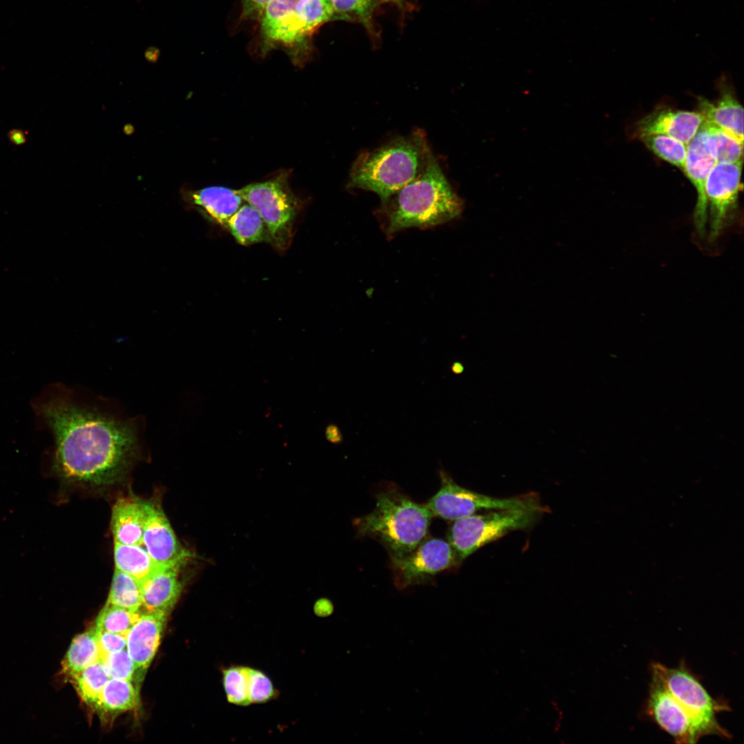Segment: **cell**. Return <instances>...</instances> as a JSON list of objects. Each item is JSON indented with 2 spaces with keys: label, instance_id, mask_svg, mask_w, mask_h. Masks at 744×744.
<instances>
[{
  "label": "cell",
  "instance_id": "1",
  "mask_svg": "<svg viewBox=\"0 0 744 744\" xmlns=\"http://www.w3.org/2000/svg\"><path fill=\"white\" fill-rule=\"evenodd\" d=\"M39 410L54 433V469L63 481L106 486L126 474L137 450L132 423L61 397Z\"/></svg>",
  "mask_w": 744,
  "mask_h": 744
},
{
  "label": "cell",
  "instance_id": "2",
  "mask_svg": "<svg viewBox=\"0 0 744 744\" xmlns=\"http://www.w3.org/2000/svg\"><path fill=\"white\" fill-rule=\"evenodd\" d=\"M386 231L393 234L410 227L445 223L462 212L463 202L431 153L424 170L382 204Z\"/></svg>",
  "mask_w": 744,
  "mask_h": 744
},
{
  "label": "cell",
  "instance_id": "3",
  "mask_svg": "<svg viewBox=\"0 0 744 744\" xmlns=\"http://www.w3.org/2000/svg\"><path fill=\"white\" fill-rule=\"evenodd\" d=\"M431 153L420 130L395 138L360 154L351 167L349 185L377 194L383 204L424 170Z\"/></svg>",
  "mask_w": 744,
  "mask_h": 744
},
{
  "label": "cell",
  "instance_id": "4",
  "mask_svg": "<svg viewBox=\"0 0 744 744\" xmlns=\"http://www.w3.org/2000/svg\"><path fill=\"white\" fill-rule=\"evenodd\" d=\"M433 515L426 504L413 501L395 487L376 495V504L369 513L355 519L359 536L378 541L392 562L414 550L426 539Z\"/></svg>",
  "mask_w": 744,
  "mask_h": 744
},
{
  "label": "cell",
  "instance_id": "5",
  "mask_svg": "<svg viewBox=\"0 0 744 744\" xmlns=\"http://www.w3.org/2000/svg\"><path fill=\"white\" fill-rule=\"evenodd\" d=\"M543 511L504 509L474 514L455 520L448 533V542L461 562L478 549L511 531L533 527Z\"/></svg>",
  "mask_w": 744,
  "mask_h": 744
},
{
  "label": "cell",
  "instance_id": "6",
  "mask_svg": "<svg viewBox=\"0 0 744 744\" xmlns=\"http://www.w3.org/2000/svg\"><path fill=\"white\" fill-rule=\"evenodd\" d=\"M245 203L254 208L267 227L269 242L280 250L286 249L293 237L296 218L300 209L298 198L291 190L288 175L282 173L262 183L238 189Z\"/></svg>",
  "mask_w": 744,
  "mask_h": 744
},
{
  "label": "cell",
  "instance_id": "7",
  "mask_svg": "<svg viewBox=\"0 0 744 744\" xmlns=\"http://www.w3.org/2000/svg\"><path fill=\"white\" fill-rule=\"evenodd\" d=\"M439 475L440 488L426 504L433 517L455 521L478 512L493 510L527 509L548 512V508L541 504L539 497L535 493L497 498L460 486L443 469H440Z\"/></svg>",
  "mask_w": 744,
  "mask_h": 744
},
{
  "label": "cell",
  "instance_id": "8",
  "mask_svg": "<svg viewBox=\"0 0 744 744\" xmlns=\"http://www.w3.org/2000/svg\"><path fill=\"white\" fill-rule=\"evenodd\" d=\"M651 673L656 675L670 693L685 709L699 729L705 735L731 737L716 719V714L730 710L727 703L716 700L700 681L686 668L684 662L679 667L669 668L659 662L651 664Z\"/></svg>",
  "mask_w": 744,
  "mask_h": 744
},
{
  "label": "cell",
  "instance_id": "9",
  "mask_svg": "<svg viewBox=\"0 0 744 744\" xmlns=\"http://www.w3.org/2000/svg\"><path fill=\"white\" fill-rule=\"evenodd\" d=\"M743 160L716 163L705 181L709 238L714 240L730 225L734 217L741 188Z\"/></svg>",
  "mask_w": 744,
  "mask_h": 744
},
{
  "label": "cell",
  "instance_id": "10",
  "mask_svg": "<svg viewBox=\"0 0 744 744\" xmlns=\"http://www.w3.org/2000/svg\"><path fill=\"white\" fill-rule=\"evenodd\" d=\"M458 563L448 541L425 539L404 558L392 562L394 584L398 590L424 584Z\"/></svg>",
  "mask_w": 744,
  "mask_h": 744
},
{
  "label": "cell",
  "instance_id": "11",
  "mask_svg": "<svg viewBox=\"0 0 744 744\" xmlns=\"http://www.w3.org/2000/svg\"><path fill=\"white\" fill-rule=\"evenodd\" d=\"M645 704L648 715L676 743L693 744L703 736L694 721L662 681L652 674Z\"/></svg>",
  "mask_w": 744,
  "mask_h": 744
},
{
  "label": "cell",
  "instance_id": "12",
  "mask_svg": "<svg viewBox=\"0 0 744 744\" xmlns=\"http://www.w3.org/2000/svg\"><path fill=\"white\" fill-rule=\"evenodd\" d=\"M142 546L161 567L182 566L188 557L161 508L149 502H146Z\"/></svg>",
  "mask_w": 744,
  "mask_h": 744
},
{
  "label": "cell",
  "instance_id": "13",
  "mask_svg": "<svg viewBox=\"0 0 744 744\" xmlns=\"http://www.w3.org/2000/svg\"><path fill=\"white\" fill-rule=\"evenodd\" d=\"M716 161L711 154L707 143L706 130L701 128L687 145V154L683 172L693 184L697 193L696 204L694 212V225L698 234L703 237L706 233L707 224V205L705 192L707 176Z\"/></svg>",
  "mask_w": 744,
  "mask_h": 744
},
{
  "label": "cell",
  "instance_id": "14",
  "mask_svg": "<svg viewBox=\"0 0 744 744\" xmlns=\"http://www.w3.org/2000/svg\"><path fill=\"white\" fill-rule=\"evenodd\" d=\"M704 121L700 112L661 109L639 120L634 125L633 135L640 138L650 134H663L688 145Z\"/></svg>",
  "mask_w": 744,
  "mask_h": 744
},
{
  "label": "cell",
  "instance_id": "15",
  "mask_svg": "<svg viewBox=\"0 0 744 744\" xmlns=\"http://www.w3.org/2000/svg\"><path fill=\"white\" fill-rule=\"evenodd\" d=\"M333 19L330 0H298L293 12L269 41L292 45L302 41L323 23Z\"/></svg>",
  "mask_w": 744,
  "mask_h": 744
},
{
  "label": "cell",
  "instance_id": "16",
  "mask_svg": "<svg viewBox=\"0 0 744 744\" xmlns=\"http://www.w3.org/2000/svg\"><path fill=\"white\" fill-rule=\"evenodd\" d=\"M169 613H141L126 634V649L137 669L147 668L160 645Z\"/></svg>",
  "mask_w": 744,
  "mask_h": 744
},
{
  "label": "cell",
  "instance_id": "17",
  "mask_svg": "<svg viewBox=\"0 0 744 744\" xmlns=\"http://www.w3.org/2000/svg\"><path fill=\"white\" fill-rule=\"evenodd\" d=\"M180 567H160L141 583L143 606L146 610L169 614L182 591V584L178 577Z\"/></svg>",
  "mask_w": 744,
  "mask_h": 744
},
{
  "label": "cell",
  "instance_id": "18",
  "mask_svg": "<svg viewBox=\"0 0 744 744\" xmlns=\"http://www.w3.org/2000/svg\"><path fill=\"white\" fill-rule=\"evenodd\" d=\"M187 200L209 220L225 227L229 218L245 203L238 190L221 186L189 192Z\"/></svg>",
  "mask_w": 744,
  "mask_h": 744
},
{
  "label": "cell",
  "instance_id": "19",
  "mask_svg": "<svg viewBox=\"0 0 744 744\" xmlns=\"http://www.w3.org/2000/svg\"><path fill=\"white\" fill-rule=\"evenodd\" d=\"M146 519V502L134 497L118 499L112 510L111 529L114 542L142 545Z\"/></svg>",
  "mask_w": 744,
  "mask_h": 744
},
{
  "label": "cell",
  "instance_id": "20",
  "mask_svg": "<svg viewBox=\"0 0 744 744\" xmlns=\"http://www.w3.org/2000/svg\"><path fill=\"white\" fill-rule=\"evenodd\" d=\"M699 112L708 121L724 130L743 143V109L731 94L725 93L716 103L699 100Z\"/></svg>",
  "mask_w": 744,
  "mask_h": 744
},
{
  "label": "cell",
  "instance_id": "21",
  "mask_svg": "<svg viewBox=\"0 0 744 744\" xmlns=\"http://www.w3.org/2000/svg\"><path fill=\"white\" fill-rule=\"evenodd\" d=\"M100 660L96 631L93 627L72 639L62 660L59 676L63 681L70 682L82 670Z\"/></svg>",
  "mask_w": 744,
  "mask_h": 744
},
{
  "label": "cell",
  "instance_id": "22",
  "mask_svg": "<svg viewBox=\"0 0 744 744\" xmlns=\"http://www.w3.org/2000/svg\"><path fill=\"white\" fill-rule=\"evenodd\" d=\"M114 559L115 569L130 575L140 583L161 567L142 545L114 542Z\"/></svg>",
  "mask_w": 744,
  "mask_h": 744
},
{
  "label": "cell",
  "instance_id": "23",
  "mask_svg": "<svg viewBox=\"0 0 744 744\" xmlns=\"http://www.w3.org/2000/svg\"><path fill=\"white\" fill-rule=\"evenodd\" d=\"M225 228L242 245L269 242L265 224L258 211L245 203L227 221Z\"/></svg>",
  "mask_w": 744,
  "mask_h": 744
},
{
  "label": "cell",
  "instance_id": "24",
  "mask_svg": "<svg viewBox=\"0 0 744 744\" xmlns=\"http://www.w3.org/2000/svg\"><path fill=\"white\" fill-rule=\"evenodd\" d=\"M138 701V691L130 681L109 679L94 707L99 711L121 712L134 710Z\"/></svg>",
  "mask_w": 744,
  "mask_h": 744
},
{
  "label": "cell",
  "instance_id": "25",
  "mask_svg": "<svg viewBox=\"0 0 744 744\" xmlns=\"http://www.w3.org/2000/svg\"><path fill=\"white\" fill-rule=\"evenodd\" d=\"M702 125L706 130L710 152L717 163H734L743 160V143L708 121H704Z\"/></svg>",
  "mask_w": 744,
  "mask_h": 744
},
{
  "label": "cell",
  "instance_id": "26",
  "mask_svg": "<svg viewBox=\"0 0 744 744\" xmlns=\"http://www.w3.org/2000/svg\"><path fill=\"white\" fill-rule=\"evenodd\" d=\"M107 603L138 611L143 607L141 586L130 575L115 569Z\"/></svg>",
  "mask_w": 744,
  "mask_h": 744
},
{
  "label": "cell",
  "instance_id": "27",
  "mask_svg": "<svg viewBox=\"0 0 744 744\" xmlns=\"http://www.w3.org/2000/svg\"><path fill=\"white\" fill-rule=\"evenodd\" d=\"M221 683L227 701L234 705H251L248 695L247 665L230 664L220 668Z\"/></svg>",
  "mask_w": 744,
  "mask_h": 744
},
{
  "label": "cell",
  "instance_id": "28",
  "mask_svg": "<svg viewBox=\"0 0 744 744\" xmlns=\"http://www.w3.org/2000/svg\"><path fill=\"white\" fill-rule=\"evenodd\" d=\"M101 660L86 668L70 682L81 700L94 706L107 681L109 680Z\"/></svg>",
  "mask_w": 744,
  "mask_h": 744
},
{
  "label": "cell",
  "instance_id": "29",
  "mask_svg": "<svg viewBox=\"0 0 744 744\" xmlns=\"http://www.w3.org/2000/svg\"><path fill=\"white\" fill-rule=\"evenodd\" d=\"M640 139L658 157L684 171L687 145L683 143L663 134L647 135Z\"/></svg>",
  "mask_w": 744,
  "mask_h": 744
},
{
  "label": "cell",
  "instance_id": "30",
  "mask_svg": "<svg viewBox=\"0 0 744 744\" xmlns=\"http://www.w3.org/2000/svg\"><path fill=\"white\" fill-rule=\"evenodd\" d=\"M140 614V610L132 611L106 603L100 611L94 627L99 632L105 631L126 636Z\"/></svg>",
  "mask_w": 744,
  "mask_h": 744
},
{
  "label": "cell",
  "instance_id": "31",
  "mask_svg": "<svg viewBox=\"0 0 744 744\" xmlns=\"http://www.w3.org/2000/svg\"><path fill=\"white\" fill-rule=\"evenodd\" d=\"M247 680L251 704H265L279 699L280 690L262 670L247 665Z\"/></svg>",
  "mask_w": 744,
  "mask_h": 744
},
{
  "label": "cell",
  "instance_id": "32",
  "mask_svg": "<svg viewBox=\"0 0 744 744\" xmlns=\"http://www.w3.org/2000/svg\"><path fill=\"white\" fill-rule=\"evenodd\" d=\"M298 0H270L261 16L262 33L267 41L293 12Z\"/></svg>",
  "mask_w": 744,
  "mask_h": 744
},
{
  "label": "cell",
  "instance_id": "33",
  "mask_svg": "<svg viewBox=\"0 0 744 744\" xmlns=\"http://www.w3.org/2000/svg\"><path fill=\"white\" fill-rule=\"evenodd\" d=\"M333 19L368 21L375 7L374 0H330Z\"/></svg>",
  "mask_w": 744,
  "mask_h": 744
},
{
  "label": "cell",
  "instance_id": "34",
  "mask_svg": "<svg viewBox=\"0 0 744 744\" xmlns=\"http://www.w3.org/2000/svg\"><path fill=\"white\" fill-rule=\"evenodd\" d=\"M101 660L110 679L130 681L137 668L127 649L107 654Z\"/></svg>",
  "mask_w": 744,
  "mask_h": 744
},
{
  "label": "cell",
  "instance_id": "35",
  "mask_svg": "<svg viewBox=\"0 0 744 744\" xmlns=\"http://www.w3.org/2000/svg\"><path fill=\"white\" fill-rule=\"evenodd\" d=\"M96 635L101 657L126 648L125 635L105 631H96Z\"/></svg>",
  "mask_w": 744,
  "mask_h": 744
},
{
  "label": "cell",
  "instance_id": "36",
  "mask_svg": "<svg viewBox=\"0 0 744 744\" xmlns=\"http://www.w3.org/2000/svg\"><path fill=\"white\" fill-rule=\"evenodd\" d=\"M270 0H243V17L248 19L261 17Z\"/></svg>",
  "mask_w": 744,
  "mask_h": 744
},
{
  "label": "cell",
  "instance_id": "37",
  "mask_svg": "<svg viewBox=\"0 0 744 744\" xmlns=\"http://www.w3.org/2000/svg\"><path fill=\"white\" fill-rule=\"evenodd\" d=\"M334 610L331 601L327 599L318 600L314 605L313 611L316 616L325 618L331 616Z\"/></svg>",
  "mask_w": 744,
  "mask_h": 744
},
{
  "label": "cell",
  "instance_id": "38",
  "mask_svg": "<svg viewBox=\"0 0 744 744\" xmlns=\"http://www.w3.org/2000/svg\"><path fill=\"white\" fill-rule=\"evenodd\" d=\"M325 437L332 444H338L343 441L342 434L338 426L334 424H329L325 429Z\"/></svg>",
  "mask_w": 744,
  "mask_h": 744
},
{
  "label": "cell",
  "instance_id": "39",
  "mask_svg": "<svg viewBox=\"0 0 744 744\" xmlns=\"http://www.w3.org/2000/svg\"><path fill=\"white\" fill-rule=\"evenodd\" d=\"M10 142L14 145H22L26 141L25 134L20 130H12L8 133Z\"/></svg>",
  "mask_w": 744,
  "mask_h": 744
},
{
  "label": "cell",
  "instance_id": "40",
  "mask_svg": "<svg viewBox=\"0 0 744 744\" xmlns=\"http://www.w3.org/2000/svg\"><path fill=\"white\" fill-rule=\"evenodd\" d=\"M159 54V49L154 46L149 47L145 52V56L149 61H156Z\"/></svg>",
  "mask_w": 744,
  "mask_h": 744
},
{
  "label": "cell",
  "instance_id": "41",
  "mask_svg": "<svg viewBox=\"0 0 744 744\" xmlns=\"http://www.w3.org/2000/svg\"><path fill=\"white\" fill-rule=\"evenodd\" d=\"M451 370L454 374L459 375L464 372V366L462 362L455 361L452 363Z\"/></svg>",
  "mask_w": 744,
  "mask_h": 744
},
{
  "label": "cell",
  "instance_id": "42",
  "mask_svg": "<svg viewBox=\"0 0 744 744\" xmlns=\"http://www.w3.org/2000/svg\"><path fill=\"white\" fill-rule=\"evenodd\" d=\"M383 1H396L397 0H382Z\"/></svg>",
  "mask_w": 744,
  "mask_h": 744
}]
</instances>
